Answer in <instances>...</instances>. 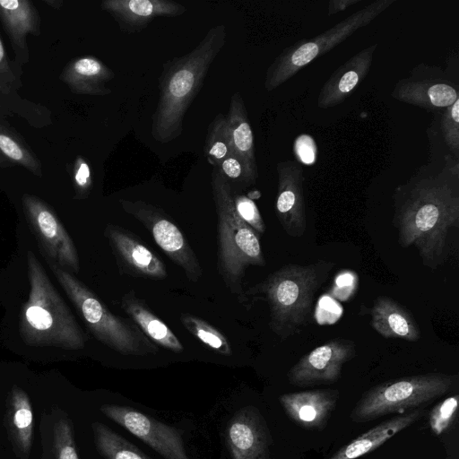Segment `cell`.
<instances>
[{"label": "cell", "mask_w": 459, "mask_h": 459, "mask_svg": "<svg viewBox=\"0 0 459 459\" xmlns=\"http://www.w3.org/2000/svg\"><path fill=\"white\" fill-rule=\"evenodd\" d=\"M429 143V160L395 189L394 197L401 245L414 246L423 263L434 268L459 217V159Z\"/></svg>", "instance_id": "obj_1"}, {"label": "cell", "mask_w": 459, "mask_h": 459, "mask_svg": "<svg viewBox=\"0 0 459 459\" xmlns=\"http://www.w3.org/2000/svg\"><path fill=\"white\" fill-rule=\"evenodd\" d=\"M179 319L193 336L209 348L221 355H231L232 351L229 340L213 325L188 313L181 314Z\"/></svg>", "instance_id": "obj_29"}, {"label": "cell", "mask_w": 459, "mask_h": 459, "mask_svg": "<svg viewBox=\"0 0 459 459\" xmlns=\"http://www.w3.org/2000/svg\"><path fill=\"white\" fill-rule=\"evenodd\" d=\"M339 400L335 389H316L282 394L280 398L286 414L296 424L314 429H323Z\"/></svg>", "instance_id": "obj_18"}, {"label": "cell", "mask_w": 459, "mask_h": 459, "mask_svg": "<svg viewBox=\"0 0 459 459\" xmlns=\"http://www.w3.org/2000/svg\"><path fill=\"white\" fill-rule=\"evenodd\" d=\"M214 168H216L230 184L231 182L246 186L255 184L241 160L234 153L227 156Z\"/></svg>", "instance_id": "obj_35"}, {"label": "cell", "mask_w": 459, "mask_h": 459, "mask_svg": "<svg viewBox=\"0 0 459 459\" xmlns=\"http://www.w3.org/2000/svg\"><path fill=\"white\" fill-rule=\"evenodd\" d=\"M114 72L94 56H82L70 63L63 72V80L77 94L105 96L111 93L107 84Z\"/></svg>", "instance_id": "obj_25"}, {"label": "cell", "mask_w": 459, "mask_h": 459, "mask_svg": "<svg viewBox=\"0 0 459 459\" xmlns=\"http://www.w3.org/2000/svg\"><path fill=\"white\" fill-rule=\"evenodd\" d=\"M4 65H5V54L2 41L0 39V69L4 67Z\"/></svg>", "instance_id": "obj_39"}, {"label": "cell", "mask_w": 459, "mask_h": 459, "mask_svg": "<svg viewBox=\"0 0 459 459\" xmlns=\"http://www.w3.org/2000/svg\"><path fill=\"white\" fill-rule=\"evenodd\" d=\"M100 8L127 34L143 30L157 17H177L186 12L185 5L170 0H105Z\"/></svg>", "instance_id": "obj_17"}, {"label": "cell", "mask_w": 459, "mask_h": 459, "mask_svg": "<svg viewBox=\"0 0 459 459\" xmlns=\"http://www.w3.org/2000/svg\"><path fill=\"white\" fill-rule=\"evenodd\" d=\"M233 203L238 215L257 234H263L265 231L264 220L252 199L233 192Z\"/></svg>", "instance_id": "obj_34"}, {"label": "cell", "mask_w": 459, "mask_h": 459, "mask_svg": "<svg viewBox=\"0 0 459 459\" xmlns=\"http://www.w3.org/2000/svg\"><path fill=\"white\" fill-rule=\"evenodd\" d=\"M48 264L88 328L100 342L124 355L143 356L158 351L156 344L135 324L113 314L69 271L52 261Z\"/></svg>", "instance_id": "obj_6"}, {"label": "cell", "mask_w": 459, "mask_h": 459, "mask_svg": "<svg viewBox=\"0 0 459 459\" xmlns=\"http://www.w3.org/2000/svg\"><path fill=\"white\" fill-rule=\"evenodd\" d=\"M327 261L308 265L288 264L249 290L269 306L270 327L281 339L299 333L307 324L315 294L333 268Z\"/></svg>", "instance_id": "obj_4"}, {"label": "cell", "mask_w": 459, "mask_h": 459, "mask_svg": "<svg viewBox=\"0 0 459 459\" xmlns=\"http://www.w3.org/2000/svg\"><path fill=\"white\" fill-rule=\"evenodd\" d=\"M22 202L28 221L51 261L78 273L80 264L75 245L58 218L34 195H24Z\"/></svg>", "instance_id": "obj_12"}, {"label": "cell", "mask_w": 459, "mask_h": 459, "mask_svg": "<svg viewBox=\"0 0 459 459\" xmlns=\"http://www.w3.org/2000/svg\"><path fill=\"white\" fill-rule=\"evenodd\" d=\"M355 356L354 342L333 339L304 355L289 371L291 385L311 386L336 382L342 366Z\"/></svg>", "instance_id": "obj_13"}, {"label": "cell", "mask_w": 459, "mask_h": 459, "mask_svg": "<svg viewBox=\"0 0 459 459\" xmlns=\"http://www.w3.org/2000/svg\"><path fill=\"white\" fill-rule=\"evenodd\" d=\"M100 411L147 444L164 459H190L180 429L128 406L102 404Z\"/></svg>", "instance_id": "obj_11"}, {"label": "cell", "mask_w": 459, "mask_h": 459, "mask_svg": "<svg viewBox=\"0 0 459 459\" xmlns=\"http://www.w3.org/2000/svg\"><path fill=\"white\" fill-rule=\"evenodd\" d=\"M225 441L230 459H273V439L259 410L246 406L230 420Z\"/></svg>", "instance_id": "obj_14"}, {"label": "cell", "mask_w": 459, "mask_h": 459, "mask_svg": "<svg viewBox=\"0 0 459 459\" xmlns=\"http://www.w3.org/2000/svg\"><path fill=\"white\" fill-rule=\"evenodd\" d=\"M211 186L217 214L218 272L230 291L241 297L247 267L265 264L259 236L238 215L231 184L216 168Z\"/></svg>", "instance_id": "obj_5"}, {"label": "cell", "mask_w": 459, "mask_h": 459, "mask_svg": "<svg viewBox=\"0 0 459 459\" xmlns=\"http://www.w3.org/2000/svg\"><path fill=\"white\" fill-rule=\"evenodd\" d=\"M458 408V395L446 398L431 410L429 423L436 436L444 433L454 422Z\"/></svg>", "instance_id": "obj_32"}, {"label": "cell", "mask_w": 459, "mask_h": 459, "mask_svg": "<svg viewBox=\"0 0 459 459\" xmlns=\"http://www.w3.org/2000/svg\"><path fill=\"white\" fill-rule=\"evenodd\" d=\"M423 414V410L417 409L385 420L341 447L329 459H356L372 452L393 436L415 423Z\"/></svg>", "instance_id": "obj_24"}, {"label": "cell", "mask_w": 459, "mask_h": 459, "mask_svg": "<svg viewBox=\"0 0 459 459\" xmlns=\"http://www.w3.org/2000/svg\"><path fill=\"white\" fill-rule=\"evenodd\" d=\"M370 314L372 327L385 338L416 342L420 337L419 325L411 314L390 297H378Z\"/></svg>", "instance_id": "obj_23"}, {"label": "cell", "mask_w": 459, "mask_h": 459, "mask_svg": "<svg viewBox=\"0 0 459 459\" xmlns=\"http://www.w3.org/2000/svg\"><path fill=\"white\" fill-rule=\"evenodd\" d=\"M208 162L217 167L230 154L233 153L226 124V116L219 113L209 124L204 148Z\"/></svg>", "instance_id": "obj_30"}, {"label": "cell", "mask_w": 459, "mask_h": 459, "mask_svg": "<svg viewBox=\"0 0 459 459\" xmlns=\"http://www.w3.org/2000/svg\"><path fill=\"white\" fill-rule=\"evenodd\" d=\"M360 0H331L328 3L327 14L333 15L359 4Z\"/></svg>", "instance_id": "obj_38"}, {"label": "cell", "mask_w": 459, "mask_h": 459, "mask_svg": "<svg viewBox=\"0 0 459 459\" xmlns=\"http://www.w3.org/2000/svg\"><path fill=\"white\" fill-rule=\"evenodd\" d=\"M437 134L446 149L459 159V99L440 112Z\"/></svg>", "instance_id": "obj_31"}, {"label": "cell", "mask_w": 459, "mask_h": 459, "mask_svg": "<svg viewBox=\"0 0 459 459\" xmlns=\"http://www.w3.org/2000/svg\"><path fill=\"white\" fill-rule=\"evenodd\" d=\"M394 0H377L359 9L325 31L285 48L266 70L264 86L273 91L316 58L341 44L356 30L372 22Z\"/></svg>", "instance_id": "obj_7"}, {"label": "cell", "mask_w": 459, "mask_h": 459, "mask_svg": "<svg viewBox=\"0 0 459 459\" xmlns=\"http://www.w3.org/2000/svg\"><path fill=\"white\" fill-rule=\"evenodd\" d=\"M295 143V150L300 160L304 163H312L315 160V153L307 151V147L314 144L309 135H300Z\"/></svg>", "instance_id": "obj_37"}, {"label": "cell", "mask_w": 459, "mask_h": 459, "mask_svg": "<svg viewBox=\"0 0 459 459\" xmlns=\"http://www.w3.org/2000/svg\"><path fill=\"white\" fill-rule=\"evenodd\" d=\"M4 424L15 456L29 459L33 441V409L28 394L16 385L6 398Z\"/></svg>", "instance_id": "obj_20"}, {"label": "cell", "mask_w": 459, "mask_h": 459, "mask_svg": "<svg viewBox=\"0 0 459 459\" xmlns=\"http://www.w3.org/2000/svg\"><path fill=\"white\" fill-rule=\"evenodd\" d=\"M125 212L135 218L151 233L156 244L178 264L192 282L202 274L199 260L178 227L160 208L142 200H119Z\"/></svg>", "instance_id": "obj_9"}, {"label": "cell", "mask_w": 459, "mask_h": 459, "mask_svg": "<svg viewBox=\"0 0 459 459\" xmlns=\"http://www.w3.org/2000/svg\"><path fill=\"white\" fill-rule=\"evenodd\" d=\"M0 18L11 39L13 48L27 53L26 36L37 34L39 20L32 4L25 0H0Z\"/></svg>", "instance_id": "obj_27"}, {"label": "cell", "mask_w": 459, "mask_h": 459, "mask_svg": "<svg viewBox=\"0 0 459 459\" xmlns=\"http://www.w3.org/2000/svg\"><path fill=\"white\" fill-rule=\"evenodd\" d=\"M455 379V376L430 373L384 382L363 394L351 419L363 423L417 408L447 393Z\"/></svg>", "instance_id": "obj_8"}, {"label": "cell", "mask_w": 459, "mask_h": 459, "mask_svg": "<svg viewBox=\"0 0 459 459\" xmlns=\"http://www.w3.org/2000/svg\"><path fill=\"white\" fill-rule=\"evenodd\" d=\"M121 307L155 344L176 353L183 351L184 346L176 334L133 290L124 295L121 299Z\"/></svg>", "instance_id": "obj_26"}, {"label": "cell", "mask_w": 459, "mask_h": 459, "mask_svg": "<svg viewBox=\"0 0 459 459\" xmlns=\"http://www.w3.org/2000/svg\"><path fill=\"white\" fill-rule=\"evenodd\" d=\"M226 124L232 152L243 162L250 178L255 183L258 169L255 154V142L246 106L239 92L231 95Z\"/></svg>", "instance_id": "obj_22"}, {"label": "cell", "mask_w": 459, "mask_h": 459, "mask_svg": "<svg viewBox=\"0 0 459 459\" xmlns=\"http://www.w3.org/2000/svg\"><path fill=\"white\" fill-rule=\"evenodd\" d=\"M104 235L124 273L152 280L168 276L163 262L134 233L120 226L108 224Z\"/></svg>", "instance_id": "obj_16"}, {"label": "cell", "mask_w": 459, "mask_h": 459, "mask_svg": "<svg viewBox=\"0 0 459 459\" xmlns=\"http://www.w3.org/2000/svg\"><path fill=\"white\" fill-rule=\"evenodd\" d=\"M74 184L80 198H84L91 187V169L87 161L79 157L74 168Z\"/></svg>", "instance_id": "obj_36"}, {"label": "cell", "mask_w": 459, "mask_h": 459, "mask_svg": "<svg viewBox=\"0 0 459 459\" xmlns=\"http://www.w3.org/2000/svg\"><path fill=\"white\" fill-rule=\"evenodd\" d=\"M278 176L275 211L277 218L290 237H301L307 227L304 200V173L301 165L293 160L276 165Z\"/></svg>", "instance_id": "obj_15"}, {"label": "cell", "mask_w": 459, "mask_h": 459, "mask_svg": "<svg viewBox=\"0 0 459 459\" xmlns=\"http://www.w3.org/2000/svg\"><path fill=\"white\" fill-rule=\"evenodd\" d=\"M377 43L372 44L340 65L322 85L317 107L323 109L343 102L368 74Z\"/></svg>", "instance_id": "obj_19"}, {"label": "cell", "mask_w": 459, "mask_h": 459, "mask_svg": "<svg viewBox=\"0 0 459 459\" xmlns=\"http://www.w3.org/2000/svg\"><path fill=\"white\" fill-rule=\"evenodd\" d=\"M0 158H1V157H0ZM0 160H2L0 159Z\"/></svg>", "instance_id": "obj_40"}, {"label": "cell", "mask_w": 459, "mask_h": 459, "mask_svg": "<svg viewBox=\"0 0 459 459\" xmlns=\"http://www.w3.org/2000/svg\"><path fill=\"white\" fill-rule=\"evenodd\" d=\"M95 446L104 459H153L100 421L91 423Z\"/></svg>", "instance_id": "obj_28"}, {"label": "cell", "mask_w": 459, "mask_h": 459, "mask_svg": "<svg viewBox=\"0 0 459 459\" xmlns=\"http://www.w3.org/2000/svg\"><path fill=\"white\" fill-rule=\"evenodd\" d=\"M0 151L10 160L26 167L34 174L40 175V167L30 153L13 136L0 129Z\"/></svg>", "instance_id": "obj_33"}, {"label": "cell", "mask_w": 459, "mask_h": 459, "mask_svg": "<svg viewBox=\"0 0 459 459\" xmlns=\"http://www.w3.org/2000/svg\"><path fill=\"white\" fill-rule=\"evenodd\" d=\"M226 41V26L215 25L190 52L163 64L158 104L152 119L154 140L167 143L180 136L186 112Z\"/></svg>", "instance_id": "obj_2"}, {"label": "cell", "mask_w": 459, "mask_h": 459, "mask_svg": "<svg viewBox=\"0 0 459 459\" xmlns=\"http://www.w3.org/2000/svg\"><path fill=\"white\" fill-rule=\"evenodd\" d=\"M391 96L403 103L441 112L459 99L458 82L439 66L420 64L395 83Z\"/></svg>", "instance_id": "obj_10"}, {"label": "cell", "mask_w": 459, "mask_h": 459, "mask_svg": "<svg viewBox=\"0 0 459 459\" xmlns=\"http://www.w3.org/2000/svg\"><path fill=\"white\" fill-rule=\"evenodd\" d=\"M39 433L41 459H79L73 421L61 408L42 412Z\"/></svg>", "instance_id": "obj_21"}, {"label": "cell", "mask_w": 459, "mask_h": 459, "mask_svg": "<svg viewBox=\"0 0 459 459\" xmlns=\"http://www.w3.org/2000/svg\"><path fill=\"white\" fill-rule=\"evenodd\" d=\"M27 270L30 292L20 319L23 342L65 350L84 348L82 330L31 250L27 252Z\"/></svg>", "instance_id": "obj_3"}]
</instances>
